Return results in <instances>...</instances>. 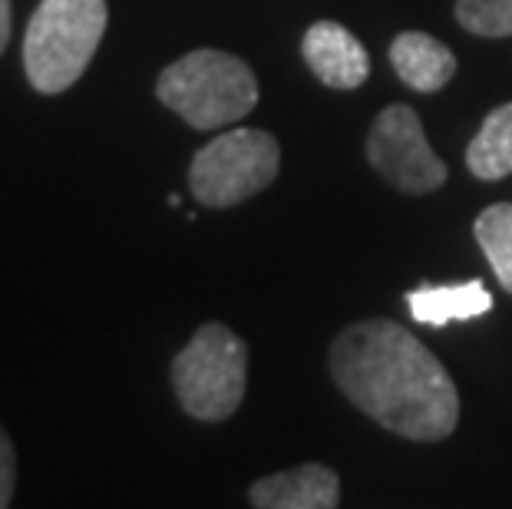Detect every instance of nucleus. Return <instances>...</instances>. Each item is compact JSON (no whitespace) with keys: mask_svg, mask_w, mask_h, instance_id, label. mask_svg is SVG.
<instances>
[{"mask_svg":"<svg viewBox=\"0 0 512 509\" xmlns=\"http://www.w3.org/2000/svg\"><path fill=\"white\" fill-rule=\"evenodd\" d=\"M407 305L413 321L443 328L450 321H473L493 308V295L483 281H466V285H437V288H417L407 295Z\"/></svg>","mask_w":512,"mask_h":509,"instance_id":"obj_10","label":"nucleus"},{"mask_svg":"<svg viewBox=\"0 0 512 509\" xmlns=\"http://www.w3.org/2000/svg\"><path fill=\"white\" fill-rule=\"evenodd\" d=\"M466 166L483 182L506 179L512 172V103L496 106L483 119L476 139L466 149Z\"/></svg>","mask_w":512,"mask_h":509,"instance_id":"obj_11","label":"nucleus"},{"mask_svg":"<svg viewBox=\"0 0 512 509\" xmlns=\"http://www.w3.org/2000/svg\"><path fill=\"white\" fill-rule=\"evenodd\" d=\"M110 7L106 0H40L24 34V70L37 93L70 90L103 43Z\"/></svg>","mask_w":512,"mask_h":509,"instance_id":"obj_2","label":"nucleus"},{"mask_svg":"<svg viewBox=\"0 0 512 509\" xmlns=\"http://www.w3.org/2000/svg\"><path fill=\"white\" fill-rule=\"evenodd\" d=\"M10 24H14V7H10V0H0V53L7 50Z\"/></svg>","mask_w":512,"mask_h":509,"instance_id":"obj_15","label":"nucleus"},{"mask_svg":"<svg viewBox=\"0 0 512 509\" xmlns=\"http://www.w3.org/2000/svg\"><path fill=\"white\" fill-rule=\"evenodd\" d=\"M14 486H17V453L7 430L0 427V509L14 503Z\"/></svg>","mask_w":512,"mask_h":509,"instance_id":"obj_14","label":"nucleus"},{"mask_svg":"<svg viewBox=\"0 0 512 509\" xmlns=\"http://www.w3.org/2000/svg\"><path fill=\"white\" fill-rule=\"evenodd\" d=\"M258 509H334L341 503V480L324 463H304L275 476H261L248 490Z\"/></svg>","mask_w":512,"mask_h":509,"instance_id":"obj_8","label":"nucleus"},{"mask_svg":"<svg viewBox=\"0 0 512 509\" xmlns=\"http://www.w3.org/2000/svg\"><path fill=\"white\" fill-rule=\"evenodd\" d=\"M281 149L265 129H228L195 153L189 166V189L199 205L232 209L258 196L278 179Z\"/></svg>","mask_w":512,"mask_h":509,"instance_id":"obj_5","label":"nucleus"},{"mask_svg":"<svg viewBox=\"0 0 512 509\" xmlns=\"http://www.w3.org/2000/svg\"><path fill=\"white\" fill-rule=\"evenodd\" d=\"M328 367L370 420L407 440H443L460 420V394L446 367L397 321H357L334 338Z\"/></svg>","mask_w":512,"mask_h":509,"instance_id":"obj_1","label":"nucleus"},{"mask_svg":"<svg viewBox=\"0 0 512 509\" xmlns=\"http://www.w3.org/2000/svg\"><path fill=\"white\" fill-rule=\"evenodd\" d=\"M456 20L476 37H512V0H456Z\"/></svg>","mask_w":512,"mask_h":509,"instance_id":"obj_13","label":"nucleus"},{"mask_svg":"<svg viewBox=\"0 0 512 509\" xmlns=\"http://www.w3.org/2000/svg\"><path fill=\"white\" fill-rule=\"evenodd\" d=\"M390 63L397 77L417 93H437L456 73V57L450 47H443L437 37L407 30L390 43Z\"/></svg>","mask_w":512,"mask_h":509,"instance_id":"obj_9","label":"nucleus"},{"mask_svg":"<svg viewBox=\"0 0 512 509\" xmlns=\"http://www.w3.org/2000/svg\"><path fill=\"white\" fill-rule=\"evenodd\" d=\"M156 96L192 129H222L258 106V80L242 57L202 47L159 73Z\"/></svg>","mask_w":512,"mask_h":509,"instance_id":"obj_3","label":"nucleus"},{"mask_svg":"<svg viewBox=\"0 0 512 509\" xmlns=\"http://www.w3.org/2000/svg\"><path fill=\"white\" fill-rule=\"evenodd\" d=\"M367 159L380 179L407 196H427L446 182V166L423 136L420 116L403 103L387 106L374 119L367 136Z\"/></svg>","mask_w":512,"mask_h":509,"instance_id":"obj_6","label":"nucleus"},{"mask_svg":"<svg viewBox=\"0 0 512 509\" xmlns=\"http://www.w3.org/2000/svg\"><path fill=\"white\" fill-rule=\"evenodd\" d=\"M301 53L311 73L331 90H357L370 77V57L364 43L337 20H318L301 40Z\"/></svg>","mask_w":512,"mask_h":509,"instance_id":"obj_7","label":"nucleus"},{"mask_svg":"<svg viewBox=\"0 0 512 509\" xmlns=\"http://www.w3.org/2000/svg\"><path fill=\"white\" fill-rule=\"evenodd\" d=\"M248 384V348L219 321L202 324L172 357V387L182 410L202 424H219L242 407Z\"/></svg>","mask_w":512,"mask_h":509,"instance_id":"obj_4","label":"nucleus"},{"mask_svg":"<svg viewBox=\"0 0 512 509\" xmlns=\"http://www.w3.org/2000/svg\"><path fill=\"white\" fill-rule=\"evenodd\" d=\"M473 232L489 265H493L499 285L512 291V202H496L486 212H479Z\"/></svg>","mask_w":512,"mask_h":509,"instance_id":"obj_12","label":"nucleus"}]
</instances>
